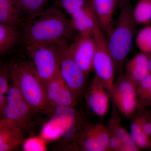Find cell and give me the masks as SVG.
Segmentation results:
<instances>
[{
    "label": "cell",
    "instance_id": "1",
    "mask_svg": "<svg viewBox=\"0 0 151 151\" xmlns=\"http://www.w3.org/2000/svg\"><path fill=\"white\" fill-rule=\"evenodd\" d=\"M21 40L25 47L39 44H55L73 40L76 35L70 18L56 6L44 9L24 19L21 25Z\"/></svg>",
    "mask_w": 151,
    "mask_h": 151
},
{
    "label": "cell",
    "instance_id": "2",
    "mask_svg": "<svg viewBox=\"0 0 151 151\" xmlns=\"http://www.w3.org/2000/svg\"><path fill=\"white\" fill-rule=\"evenodd\" d=\"M7 68L12 82L16 85L34 113L52 114L47 100L44 85L37 74L32 63L25 59L13 60Z\"/></svg>",
    "mask_w": 151,
    "mask_h": 151
},
{
    "label": "cell",
    "instance_id": "3",
    "mask_svg": "<svg viewBox=\"0 0 151 151\" xmlns=\"http://www.w3.org/2000/svg\"><path fill=\"white\" fill-rule=\"evenodd\" d=\"M132 8L130 0H127L120 8L118 18L107 38L115 73L119 75L124 70L125 60L132 48L138 25L133 18Z\"/></svg>",
    "mask_w": 151,
    "mask_h": 151
},
{
    "label": "cell",
    "instance_id": "4",
    "mask_svg": "<svg viewBox=\"0 0 151 151\" xmlns=\"http://www.w3.org/2000/svg\"><path fill=\"white\" fill-rule=\"evenodd\" d=\"M93 36L95 44L93 60L94 77L101 82L110 93L115 82V67L108 48L107 37L98 22L95 26Z\"/></svg>",
    "mask_w": 151,
    "mask_h": 151
},
{
    "label": "cell",
    "instance_id": "5",
    "mask_svg": "<svg viewBox=\"0 0 151 151\" xmlns=\"http://www.w3.org/2000/svg\"><path fill=\"white\" fill-rule=\"evenodd\" d=\"M36 72L43 84L60 72V59L56 44H39L26 47Z\"/></svg>",
    "mask_w": 151,
    "mask_h": 151
},
{
    "label": "cell",
    "instance_id": "6",
    "mask_svg": "<svg viewBox=\"0 0 151 151\" xmlns=\"http://www.w3.org/2000/svg\"><path fill=\"white\" fill-rule=\"evenodd\" d=\"M55 44L59 53L60 75L77 103L86 87L87 77L72 58L69 43L63 41Z\"/></svg>",
    "mask_w": 151,
    "mask_h": 151
},
{
    "label": "cell",
    "instance_id": "7",
    "mask_svg": "<svg viewBox=\"0 0 151 151\" xmlns=\"http://www.w3.org/2000/svg\"><path fill=\"white\" fill-rule=\"evenodd\" d=\"M4 118L23 132L32 127V109L22 96L17 87L13 83L6 94Z\"/></svg>",
    "mask_w": 151,
    "mask_h": 151
},
{
    "label": "cell",
    "instance_id": "8",
    "mask_svg": "<svg viewBox=\"0 0 151 151\" xmlns=\"http://www.w3.org/2000/svg\"><path fill=\"white\" fill-rule=\"evenodd\" d=\"M137 85L128 76L123 73L115 81L110 92L114 105L126 116H132L138 109Z\"/></svg>",
    "mask_w": 151,
    "mask_h": 151
},
{
    "label": "cell",
    "instance_id": "9",
    "mask_svg": "<svg viewBox=\"0 0 151 151\" xmlns=\"http://www.w3.org/2000/svg\"><path fill=\"white\" fill-rule=\"evenodd\" d=\"M72 58L86 77L93 69L95 50L93 34L78 33L69 44Z\"/></svg>",
    "mask_w": 151,
    "mask_h": 151
},
{
    "label": "cell",
    "instance_id": "10",
    "mask_svg": "<svg viewBox=\"0 0 151 151\" xmlns=\"http://www.w3.org/2000/svg\"><path fill=\"white\" fill-rule=\"evenodd\" d=\"M110 132L102 124H85L75 145L85 151L108 150Z\"/></svg>",
    "mask_w": 151,
    "mask_h": 151
},
{
    "label": "cell",
    "instance_id": "11",
    "mask_svg": "<svg viewBox=\"0 0 151 151\" xmlns=\"http://www.w3.org/2000/svg\"><path fill=\"white\" fill-rule=\"evenodd\" d=\"M47 103L52 111L58 107H74L77 105L73 94L60 72L44 84Z\"/></svg>",
    "mask_w": 151,
    "mask_h": 151
},
{
    "label": "cell",
    "instance_id": "12",
    "mask_svg": "<svg viewBox=\"0 0 151 151\" xmlns=\"http://www.w3.org/2000/svg\"><path fill=\"white\" fill-rule=\"evenodd\" d=\"M110 96L108 89L94 77L86 95V103L92 113L97 116H105L109 109Z\"/></svg>",
    "mask_w": 151,
    "mask_h": 151
},
{
    "label": "cell",
    "instance_id": "13",
    "mask_svg": "<svg viewBox=\"0 0 151 151\" xmlns=\"http://www.w3.org/2000/svg\"><path fill=\"white\" fill-rule=\"evenodd\" d=\"M97 22L108 38L113 29V15L116 9L115 0H91Z\"/></svg>",
    "mask_w": 151,
    "mask_h": 151
},
{
    "label": "cell",
    "instance_id": "14",
    "mask_svg": "<svg viewBox=\"0 0 151 151\" xmlns=\"http://www.w3.org/2000/svg\"><path fill=\"white\" fill-rule=\"evenodd\" d=\"M70 18L73 28L78 33H94L97 21L91 1Z\"/></svg>",
    "mask_w": 151,
    "mask_h": 151
},
{
    "label": "cell",
    "instance_id": "15",
    "mask_svg": "<svg viewBox=\"0 0 151 151\" xmlns=\"http://www.w3.org/2000/svg\"><path fill=\"white\" fill-rule=\"evenodd\" d=\"M125 73L136 84L151 73L148 55L140 52L134 55L125 64Z\"/></svg>",
    "mask_w": 151,
    "mask_h": 151
},
{
    "label": "cell",
    "instance_id": "16",
    "mask_svg": "<svg viewBox=\"0 0 151 151\" xmlns=\"http://www.w3.org/2000/svg\"><path fill=\"white\" fill-rule=\"evenodd\" d=\"M17 0H0V24L21 26L24 19Z\"/></svg>",
    "mask_w": 151,
    "mask_h": 151
},
{
    "label": "cell",
    "instance_id": "17",
    "mask_svg": "<svg viewBox=\"0 0 151 151\" xmlns=\"http://www.w3.org/2000/svg\"><path fill=\"white\" fill-rule=\"evenodd\" d=\"M24 140L23 132L12 124L0 129V151L14 150Z\"/></svg>",
    "mask_w": 151,
    "mask_h": 151
},
{
    "label": "cell",
    "instance_id": "18",
    "mask_svg": "<svg viewBox=\"0 0 151 151\" xmlns=\"http://www.w3.org/2000/svg\"><path fill=\"white\" fill-rule=\"evenodd\" d=\"M18 28L0 24V55L9 53L21 40Z\"/></svg>",
    "mask_w": 151,
    "mask_h": 151
},
{
    "label": "cell",
    "instance_id": "19",
    "mask_svg": "<svg viewBox=\"0 0 151 151\" xmlns=\"http://www.w3.org/2000/svg\"><path fill=\"white\" fill-rule=\"evenodd\" d=\"M143 109H139L140 114L137 116L130 127V135L135 145L139 149L150 147L151 140L145 134L142 129Z\"/></svg>",
    "mask_w": 151,
    "mask_h": 151
},
{
    "label": "cell",
    "instance_id": "20",
    "mask_svg": "<svg viewBox=\"0 0 151 151\" xmlns=\"http://www.w3.org/2000/svg\"><path fill=\"white\" fill-rule=\"evenodd\" d=\"M113 118L110 122L109 131L115 135L122 143L121 151H137L139 149L132 141L129 133L119 123L118 119Z\"/></svg>",
    "mask_w": 151,
    "mask_h": 151
},
{
    "label": "cell",
    "instance_id": "21",
    "mask_svg": "<svg viewBox=\"0 0 151 151\" xmlns=\"http://www.w3.org/2000/svg\"><path fill=\"white\" fill-rule=\"evenodd\" d=\"M66 129V126L64 123L52 116L44 126L40 137L46 141L58 139L62 137Z\"/></svg>",
    "mask_w": 151,
    "mask_h": 151
},
{
    "label": "cell",
    "instance_id": "22",
    "mask_svg": "<svg viewBox=\"0 0 151 151\" xmlns=\"http://www.w3.org/2000/svg\"><path fill=\"white\" fill-rule=\"evenodd\" d=\"M138 109L151 107V73L138 83L136 86Z\"/></svg>",
    "mask_w": 151,
    "mask_h": 151
},
{
    "label": "cell",
    "instance_id": "23",
    "mask_svg": "<svg viewBox=\"0 0 151 151\" xmlns=\"http://www.w3.org/2000/svg\"><path fill=\"white\" fill-rule=\"evenodd\" d=\"M132 15L138 24H145L151 22V0H139L132 8Z\"/></svg>",
    "mask_w": 151,
    "mask_h": 151
},
{
    "label": "cell",
    "instance_id": "24",
    "mask_svg": "<svg viewBox=\"0 0 151 151\" xmlns=\"http://www.w3.org/2000/svg\"><path fill=\"white\" fill-rule=\"evenodd\" d=\"M136 43L140 52L151 54V22L144 25L138 33Z\"/></svg>",
    "mask_w": 151,
    "mask_h": 151
},
{
    "label": "cell",
    "instance_id": "25",
    "mask_svg": "<svg viewBox=\"0 0 151 151\" xmlns=\"http://www.w3.org/2000/svg\"><path fill=\"white\" fill-rule=\"evenodd\" d=\"M49 0H17L23 16L25 19L40 12Z\"/></svg>",
    "mask_w": 151,
    "mask_h": 151
},
{
    "label": "cell",
    "instance_id": "26",
    "mask_svg": "<svg viewBox=\"0 0 151 151\" xmlns=\"http://www.w3.org/2000/svg\"><path fill=\"white\" fill-rule=\"evenodd\" d=\"M9 77L7 65L0 62V119L4 118L6 96L10 87L8 83Z\"/></svg>",
    "mask_w": 151,
    "mask_h": 151
},
{
    "label": "cell",
    "instance_id": "27",
    "mask_svg": "<svg viewBox=\"0 0 151 151\" xmlns=\"http://www.w3.org/2000/svg\"><path fill=\"white\" fill-rule=\"evenodd\" d=\"M91 0H58V5L70 17L91 2Z\"/></svg>",
    "mask_w": 151,
    "mask_h": 151
},
{
    "label": "cell",
    "instance_id": "28",
    "mask_svg": "<svg viewBox=\"0 0 151 151\" xmlns=\"http://www.w3.org/2000/svg\"><path fill=\"white\" fill-rule=\"evenodd\" d=\"M46 141L42 137L28 138L23 142V149L25 151H45L47 150Z\"/></svg>",
    "mask_w": 151,
    "mask_h": 151
},
{
    "label": "cell",
    "instance_id": "29",
    "mask_svg": "<svg viewBox=\"0 0 151 151\" xmlns=\"http://www.w3.org/2000/svg\"><path fill=\"white\" fill-rule=\"evenodd\" d=\"M110 132V131H109ZM122 145L119 139L115 135L110 132L108 150L121 151Z\"/></svg>",
    "mask_w": 151,
    "mask_h": 151
},
{
    "label": "cell",
    "instance_id": "30",
    "mask_svg": "<svg viewBox=\"0 0 151 151\" xmlns=\"http://www.w3.org/2000/svg\"><path fill=\"white\" fill-rule=\"evenodd\" d=\"M9 124H12L8 120L5 119H0V129Z\"/></svg>",
    "mask_w": 151,
    "mask_h": 151
},
{
    "label": "cell",
    "instance_id": "31",
    "mask_svg": "<svg viewBox=\"0 0 151 151\" xmlns=\"http://www.w3.org/2000/svg\"><path fill=\"white\" fill-rule=\"evenodd\" d=\"M127 1V0H115L116 9L120 8Z\"/></svg>",
    "mask_w": 151,
    "mask_h": 151
},
{
    "label": "cell",
    "instance_id": "32",
    "mask_svg": "<svg viewBox=\"0 0 151 151\" xmlns=\"http://www.w3.org/2000/svg\"><path fill=\"white\" fill-rule=\"evenodd\" d=\"M149 63H150V70L151 71V54L149 55Z\"/></svg>",
    "mask_w": 151,
    "mask_h": 151
},
{
    "label": "cell",
    "instance_id": "33",
    "mask_svg": "<svg viewBox=\"0 0 151 151\" xmlns=\"http://www.w3.org/2000/svg\"><path fill=\"white\" fill-rule=\"evenodd\" d=\"M150 147H151V145H150Z\"/></svg>",
    "mask_w": 151,
    "mask_h": 151
}]
</instances>
